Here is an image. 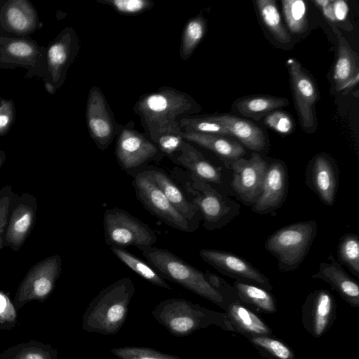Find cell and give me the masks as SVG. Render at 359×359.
Wrapping results in <instances>:
<instances>
[{
	"instance_id": "1",
	"label": "cell",
	"mask_w": 359,
	"mask_h": 359,
	"mask_svg": "<svg viewBox=\"0 0 359 359\" xmlns=\"http://www.w3.org/2000/svg\"><path fill=\"white\" fill-rule=\"evenodd\" d=\"M133 110L140 116L145 134L150 137L180 118L198 113L201 107L187 93L163 86L155 92L142 95Z\"/></svg>"
},
{
	"instance_id": "2",
	"label": "cell",
	"mask_w": 359,
	"mask_h": 359,
	"mask_svg": "<svg viewBox=\"0 0 359 359\" xmlns=\"http://www.w3.org/2000/svg\"><path fill=\"white\" fill-rule=\"evenodd\" d=\"M135 285L123 278L102 289L90 302L83 316L82 328L90 332L114 334L125 323Z\"/></svg>"
},
{
	"instance_id": "3",
	"label": "cell",
	"mask_w": 359,
	"mask_h": 359,
	"mask_svg": "<svg viewBox=\"0 0 359 359\" xmlns=\"http://www.w3.org/2000/svg\"><path fill=\"white\" fill-rule=\"evenodd\" d=\"M171 175L184 190L189 200L198 209L205 229H221L239 215L241 205L219 193L210 183L178 166L174 167Z\"/></svg>"
},
{
	"instance_id": "4",
	"label": "cell",
	"mask_w": 359,
	"mask_h": 359,
	"mask_svg": "<svg viewBox=\"0 0 359 359\" xmlns=\"http://www.w3.org/2000/svg\"><path fill=\"white\" fill-rule=\"evenodd\" d=\"M152 316L176 337L187 336L211 325L234 332L226 313L210 310L184 299L172 298L161 302L152 311Z\"/></svg>"
},
{
	"instance_id": "5",
	"label": "cell",
	"mask_w": 359,
	"mask_h": 359,
	"mask_svg": "<svg viewBox=\"0 0 359 359\" xmlns=\"http://www.w3.org/2000/svg\"><path fill=\"white\" fill-rule=\"evenodd\" d=\"M143 256L164 279L176 283L226 311L222 296L210 285L205 273L198 270L167 249L149 247Z\"/></svg>"
},
{
	"instance_id": "6",
	"label": "cell",
	"mask_w": 359,
	"mask_h": 359,
	"mask_svg": "<svg viewBox=\"0 0 359 359\" xmlns=\"http://www.w3.org/2000/svg\"><path fill=\"white\" fill-rule=\"evenodd\" d=\"M316 233V221L296 222L273 232L268 237L264 246L277 259L280 271H292L304 260Z\"/></svg>"
},
{
	"instance_id": "7",
	"label": "cell",
	"mask_w": 359,
	"mask_h": 359,
	"mask_svg": "<svg viewBox=\"0 0 359 359\" xmlns=\"http://www.w3.org/2000/svg\"><path fill=\"white\" fill-rule=\"evenodd\" d=\"M103 228L105 241L110 247L135 246L142 251L153 246L157 241L155 231L149 226L118 208L104 212Z\"/></svg>"
},
{
	"instance_id": "8",
	"label": "cell",
	"mask_w": 359,
	"mask_h": 359,
	"mask_svg": "<svg viewBox=\"0 0 359 359\" xmlns=\"http://www.w3.org/2000/svg\"><path fill=\"white\" fill-rule=\"evenodd\" d=\"M128 173L133 177L132 184L137 199L153 215L181 231L191 233L197 229L175 208L144 170L138 168Z\"/></svg>"
},
{
	"instance_id": "9",
	"label": "cell",
	"mask_w": 359,
	"mask_h": 359,
	"mask_svg": "<svg viewBox=\"0 0 359 359\" xmlns=\"http://www.w3.org/2000/svg\"><path fill=\"white\" fill-rule=\"evenodd\" d=\"M115 154L119 166L127 172L165 156L145 133L135 128L133 121L123 126L116 137Z\"/></svg>"
},
{
	"instance_id": "10",
	"label": "cell",
	"mask_w": 359,
	"mask_h": 359,
	"mask_svg": "<svg viewBox=\"0 0 359 359\" xmlns=\"http://www.w3.org/2000/svg\"><path fill=\"white\" fill-rule=\"evenodd\" d=\"M62 270V259L54 255L41 260L27 271L19 285L13 304L21 309L27 303L43 301L53 292Z\"/></svg>"
},
{
	"instance_id": "11",
	"label": "cell",
	"mask_w": 359,
	"mask_h": 359,
	"mask_svg": "<svg viewBox=\"0 0 359 359\" xmlns=\"http://www.w3.org/2000/svg\"><path fill=\"white\" fill-rule=\"evenodd\" d=\"M86 120L90 136L101 151L109 147L123 127L116 121L104 95L97 86H93L89 90Z\"/></svg>"
},
{
	"instance_id": "12",
	"label": "cell",
	"mask_w": 359,
	"mask_h": 359,
	"mask_svg": "<svg viewBox=\"0 0 359 359\" xmlns=\"http://www.w3.org/2000/svg\"><path fill=\"white\" fill-rule=\"evenodd\" d=\"M36 211L37 203L33 195H15L3 234V248L20 250L34 226Z\"/></svg>"
},
{
	"instance_id": "13",
	"label": "cell",
	"mask_w": 359,
	"mask_h": 359,
	"mask_svg": "<svg viewBox=\"0 0 359 359\" xmlns=\"http://www.w3.org/2000/svg\"><path fill=\"white\" fill-rule=\"evenodd\" d=\"M231 168L233 189L243 203L253 205L262 192L268 163L254 152L248 159L231 161Z\"/></svg>"
},
{
	"instance_id": "14",
	"label": "cell",
	"mask_w": 359,
	"mask_h": 359,
	"mask_svg": "<svg viewBox=\"0 0 359 359\" xmlns=\"http://www.w3.org/2000/svg\"><path fill=\"white\" fill-rule=\"evenodd\" d=\"M198 254L203 261L223 274L257 285L269 291L273 290L268 277L236 255L213 249H202Z\"/></svg>"
},
{
	"instance_id": "15",
	"label": "cell",
	"mask_w": 359,
	"mask_h": 359,
	"mask_svg": "<svg viewBox=\"0 0 359 359\" xmlns=\"http://www.w3.org/2000/svg\"><path fill=\"white\" fill-rule=\"evenodd\" d=\"M336 318V302L327 290L309 293L302 305V322L306 331L315 338L322 337Z\"/></svg>"
},
{
	"instance_id": "16",
	"label": "cell",
	"mask_w": 359,
	"mask_h": 359,
	"mask_svg": "<svg viewBox=\"0 0 359 359\" xmlns=\"http://www.w3.org/2000/svg\"><path fill=\"white\" fill-rule=\"evenodd\" d=\"M297 110L302 127L309 130L314 124V106L318 92L312 79L304 72L300 63L294 58L286 61Z\"/></svg>"
},
{
	"instance_id": "17",
	"label": "cell",
	"mask_w": 359,
	"mask_h": 359,
	"mask_svg": "<svg viewBox=\"0 0 359 359\" xmlns=\"http://www.w3.org/2000/svg\"><path fill=\"white\" fill-rule=\"evenodd\" d=\"M306 184L325 205L334 204L338 189L337 167L330 156L318 154L308 165Z\"/></svg>"
},
{
	"instance_id": "18",
	"label": "cell",
	"mask_w": 359,
	"mask_h": 359,
	"mask_svg": "<svg viewBox=\"0 0 359 359\" xmlns=\"http://www.w3.org/2000/svg\"><path fill=\"white\" fill-rule=\"evenodd\" d=\"M287 170L282 162L268 164L262 192L252 205V212L270 214L279 208L287 196Z\"/></svg>"
},
{
	"instance_id": "19",
	"label": "cell",
	"mask_w": 359,
	"mask_h": 359,
	"mask_svg": "<svg viewBox=\"0 0 359 359\" xmlns=\"http://www.w3.org/2000/svg\"><path fill=\"white\" fill-rule=\"evenodd\" d=\"M140 168L150 175L175 208L198 228L202 220L201 215L197 207L189 200L177 183L161 168L147 165Z\"/></svg>"
},
{
	"instance_id": "20",
	"label": "cell",
	"mask_w": 359,
	"mask_h": 359,
	"mask_svg": "<svg viewBox=\"0 0 359 359\" xmlns=\"http://www.w3.org/2000/svg\"><path fill=\"white\" fill-rule=\"evenodd\" d=\"M79 40L76 32L67 27L60 33L48 49V65L53 80L62 83L67 70L79 51Z\"/></svg>"
},
{
	"instance_id": "21",
	"label": "cell",
	"mask_w": 359,
	"mask_h": 359,
	"mask_svg": "<svg viewBox=\"0 0 359 359\" xmlns=\"http://www.w3.org/2000/svg\"><path fill=\"white\" fill-rule=\"evenodd\" d=\"M327 261L321 262L318 271L311 277L329 283L346 303L352 307L358 308V283L346 272L332 255L329 256Z\"/></svg>"
},
{
	"instance_id": "22",
	"label": "cell",
	"mask_w": 359,
	"mask_h": 359,
	"mask_svg": "<svg viewBox=\"0 0 359 359\" xmlns=\"http://www.w3.org/2000/svg\"><path fill=\"white\" fill-rule=\"evenodd\" d=\"M177 166L184 168L196 177L208 183L220 184L221 170L212 165L193 144L184 140L181 148L170 158Z\"/></svg>"
},
{
	"instance_id": "23",
	"label": "cell",
	"mask_w": 359,
	"mask_h": 359,
	"mask_svg": "<svg viewBox=\"0 0 359 359\" xmlns=\"http://www.w3.org/2000/svg\"><path fill=\"white\" fill-rule=\"evenodd\" d=\"M226 314L236 332L248 336H271V327L240 299L228 305Z\"/></svg>"
},
{
	"instance_id": "24",
	"label": "cell",
	"mask_w": 359,
	"mask_h": 359,
	"mask_svg": "<svg viewBox=\"0 0 359 359\" xmlns=\"http://www.w3.org/2000/svg\"><path fill=\"white\" fill-rule=\"evenodd\" d=\"M208 116L226 128L231 135L238 138L248 149L255 151H260L264 149V134L260 128L251 121L226 114Z\"/></svg>"
},
{
	"instance_id": "25",
	"label": "cell",
	"mask_w": 359,
	"mask_h": 359,
	"mask_svg": "<svg viewBox=\"0 0 359 359\" xmlns=\"http://www.w3.org/2000/svg\"><path fill=\"white\" fill-rule=\"evenodd\" d=\"M333 78L338 91L356 85L359 79L358 55L340 35L338 36L337 57Z\"/></svg>"
},
{
	"instance_id": "26",
	"label": "cell",
	"mask_w": 359,
	"mask_h": 359,
	"mask_svg": "<svg viewBox=\"0 0 359 359\" xmlns=\"http://www.w3.org/2000/svg\"><path fill=\"white\" fill-rule=\"evenodd\" d=\"M182 136L186 141L208 149L226 160L234 161L245 154V149L241 144L224 136L183 131Z\"/></svg>"
},
{
	"instance_id": "27",
	"label": "cell",
	"mask_w": 359,
	"mask_h": 359,
	"mask_svg": "<svg viewBox=\"0 0 359 359\" xmlns=\"http://www.w3.org/2000/svg\"><path fill=\"white\" fill-rule=\"evenodd\" d=\"M233 286L240 300L252 311L268 314L276 312V302L270 291L257 285L238 280L233 282Z\"/></svg>"
},
{
	"instance_id": "28",
	"label": "cell",
	"mask_w": 359,
	"mask_h": 359,
	"mask_svg": "<svg viewBox=\"0 0 359 359\" xmlns=\"http://www.w3.org/2000/svg\"><path fill=\"white\" fill-rule=\"evenodd\" d=\"M4 16L6 25L17 33H28L36 26L34 9L25 1L9 2L6 6Z\"/></svg>"
},
{
	"instance_id": "29",
	"label": "cell",
	"mask_w": 359,
	"mask_h": 359,
	"mask_svg": "<svg viewBox=\"0 0 359 359\" xmlns=\"http://www.w3.org/2000/svg\"><path fill=\"white\" fill-rule=\"evenodd\" d=\"M110 249L126 266L147 281L154 285L169 290H172L162 276L148 262H145L125 248L111 246Z\"/></svg>"
},
{
	"instance_id": "30",
	"label": "cell",
	"mask_w": 359,
	"mask_h": 359,
	"mask_svg": "<svg viewBox=\"0 0 359 359\" xmlns=\"http://www.w3.org/2000/svg\"><path fill=\"white\" fill-rule=\"evenodd\" d=\"M0 359H58V353L50 344L29 341L6 348Z\"/></svg>"
},
{
	"instance_id": "31",
	"label": "cell",
	"mask_w": 359,
	"mask_h": 359,
	"mask_svg": "<svg viewBox=\"0 0 359 359\" xmlns=\"http://www.w3.org/2000/svg\"><path fill=\"white\" fill-rule=\"evenodd\" d=\"M288 100L284 98L256 96L241 100L236 104V110L243 116L259 118L274 109L285 106Z\"/></svg>"
},
{
	"instance_id": "32",
	"label": "cell",
	"mask_w": 359,
	"mask_h": 359,
	"mask_svg": "<svg viewBox=\"0 0 359 359\" xmlns=\"http://www.w3.org/2000/svg\"><path fill=\"white\" fill-rule=\"evenodd\" d=\"M206 30V22L201 13L191 18L182 33L180 55L183 60H188L203 38Z\"/></svg>"
},
{
	"instance_id": "33",
	"label": "cell",
	"mask_w": 359,
	"mask_h": 359,
	"mask_svg": "<svg viewBox=\"0 0 359 359\" xmlns=\"http://www.w3.org/2000/svg\"><path fill=\"white\" fill-rule=\"evenodd\" d=\"M256 4L262 21L273 36L283 43H289L291 37L282 23L276 2L272 0H259Z\"/></svg>"
},
{
	"instance_id": "34",
	"label": "cell",
	"mask_w": 359,
	"mask_h": 359,
	"mask_svg": "<svg viewBox=\"0 0 359 359\" xmlns=\"http://www.w3.org/2000/svg\"><path fill=\"white\" fill-rule=\"evenodd\" d=\"M246 338L267 359H294V351L283 341L271 336H248Z\"/></svg>"
},
{
	"instance_id": "35",
	"label": "cell",
	"mask_w": 359,
	"mask_h": 359,
	"mask_svg": "<svg viewBox=\"0 0 359 359\" xmlns=\"http://www.w3.org/2000/svg\"><path fill=\"white\" fill-rule=\"evenodd\" d=\"M149 138L159 151L168 158L181 148L185 140L178 121L166 128L158 130Z\"/></svg>"
},
{
	"instance_id": "36",
	"label": "cell",
	"mask_w": 359,
	"mask_h": 359,
	"mask_svg": "<svg viewBox=\"0 0 359 359\" xmlns=\"http://www.w3.org/2000/svg\"><path fill=\"white\" fill-rule=\"evenodd\" d=\"M339 262L345 265L357 278L359 277V238L348 233L341 237L337 246Z\"/></svg>"
},
{
	"instance_id": "37",
	"label": "cell",
	"mask_w": 359,
	"mask_h": 359,
	"mask_svg": "<svg viewBox=\"0 0 359 359\" xmlns=\"http://www.w3.org/2000/svg\"><path fill=\"white\" fill-rule=\"evenodd\" d=\"M183 132H194L222 136L231 135L230 132L221 123L212 121L208 116H188L178 120Z\"/></svg>"
},
{
	"instance_id": "38",
	"label": "cell",
	"mask_w": 359,
	"mask_h": 359,
	"mask_svg": "<svg viewBox=\"0 0 359 359\" xmlns=\"http://www.w3.org/2000/svg\"><path fill=\"white\" fill-rule=\"evenodd\" d=\"M282 4L289 29L292 33L303 32L306 28L305 3L301 0H284Z\"/></svg>"
},
{
	"instance_id": "39",
	"label": "cell",
	"mask_w": 359,
	"mask_h": 359,
	"mask_svg": "<svg viewBox=\"0 0 359 359\" xmlns=\"http://www.w3.org/2000/svg\"><path fill=\"white\" fill-rule=\"evenodd\" d=\"M111 352L119 359H182L180 356L162 353L147 347L114 348Z\"/></svg>"
},
{
	"instance_id": "40",
	"label": "cell",
	"mask_w": 359,
	"mask_h": 359,
	"mask_svg": "<svg viewBox=\"0 0 359 359\" xmlns=\"http://www.w3.org/2000/svg\"><path fill=\"white\" fill-rule=\"evenodd\" d=\"M98 3L111 7L120 14L135 15L152 8L154 2L151 0H96Z\"/></svg>"
},
{
	"instance_id": "41",
	"label": "cell",
	"mask_w": 359,
	"mask_h": 359,
	"mask_svg": "<svg viewBox=\"0 0 359 359\" xmlns=\"http://www.w3.org/2000/svg\"><path fill=\"white\" fill-rule=\"evenodd\" d=\"M205 276L210 285L222 296L226 306L239 299L236 288L224 279L208 271L205 273Z\"/></svg>"
},
{
	"instance_id": "42",
	"label": "cell",
	"mask_w": 359,
	"mask_h": 359,
	"mask_svg": "<svg viewBox=\"0 0 359 359\" xmlns=\"http://www.w3.org/2000/svg\"><path fill=\"white\" fill-rule=\"evenodd\" d=\"M15 195L11 186H5L0 189V251L3 248V234Z\"/></svg>"
},
{
	"instance_id": "43",
	"label": "cell",
	"mask_w": 359,
	"mask_h": 359,
	"mask_svg": "<svg viewBox=\"0 0 359 359\" xmlns=\"http://www.w3.org/2000/svg\"><path fill=\"white\" fill-rule=\"evenodd\" d=\"M8 54L20 60H32L37 53L35 46L28 41L14 40L6 46Z\"/></svg>"
},
{
	"instance_id": "44",
	"label": "cell",
	"mask_w": 359,
	"mask_h": 359,
	"mask_svg": "<svg viewBox=\"0 0 359 359\" xmlns=\"http://www.w3.org/2000/svg\"><path fill=\"white\" fill-rule=\"evenodd\" d=\"M17 312L9 298L0 292V328L9 329L16 322Z\"/></svg>"
},
{
	"instance_id": "45",
	"label": "cell",
	"mask_w": 359,
	"mask_h": 359,
	"mask_svg": "<svg viewBox=\"0 0 359 359\" xmlns=\"http://www.w3.org/2000/svg\"><path fill=\"white\" fill-rule=\"evenodd\" d=\"M265 122L269 128L282 134L289 133L293 127L291 118L283 111H272L266 116Z\"/></svg>"
},
{
	"instance_id": "46",
	"label": "cell",
	"mask_w": 359,
	"mask_h": 359,
	"mask_svg": "<svg viewBox=\"0 0 359 359\" xmlns=\"http://www.w3.org/2000/svg\"><path fill=\"white\" fill-rule=\"evenodd\" d=\"M15 110L12 100L0 102V136L6 134L14 120Z\"/></svg>"
},
{
	"instance_id": "47",
	"label": "cell",
	"mask_w": 359,
	"mask_h": 359,
	"mask_svg": "<svg viewBox=\"0 0 359 359\" xmlns=\"http://www.w3.org/2000/svg\"><path fill=\"white\" fill-rule=\"evenodd\" d=\"M332 11L335 20H344L348 14V6L344 1H332Z\"/></svg>"
},
{
	"instance_id": "48",
	"label": "cell",
	"mask_w": 359,
	"mask_h": 359,
	"mask_svg": "<svg viewBox=\"0 0 359 359\" xmlns=\"http://www.w3.org/2000/svg\"><path fill=\"white\" fill-rule=\"evenodd\" d=\"M45 88L48 93H50V94L55 93V89L52 83L46 82L45 83Z\"/></svg>"
},
{
	"instance_id": "49",
	"label": "cell",
	"mask_w": 359,
	"mask_h": 359,
	"mask_svg": "<svg viewBox=\"0 0 359 359\" xmlns=\"http://www.w3.org/2000/svg\"><path fill=\"white\" fill-rule=\"evenodd\" d=\"M6 160V154L4 151L0 150V168Z\"/></svg>"
}]
</instances>
